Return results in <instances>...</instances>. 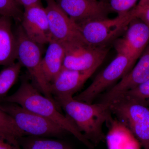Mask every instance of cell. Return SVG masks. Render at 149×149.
<instances>
[{"label": "cell", "mask_w": 149, "mask_h": 149, "mask_svg": "<svg viewBox=\"0 0 149 149\" xmlns=\"http://www.w3.org/2000/svg\"><path fill=\"white\" fill-rule=\"evenodd\" d=\"M2 102L17 104L23 108L53 121L68 133L72 134L90 149L94 146L79 131L68 116L59 111V107L45 96H43L33 84L23 79L17 91L5 97Z\"/></svg>", "instance_id": "1"}, {"label": "cell", "mask_w": 149, "mask_h": 149, "mask_svg": "<svg viewBox=\"0 0 149 149\" xmlns=\"http://www.w3.org/2000/svg\"><path fill=\"white\" fill-rule=\"evenodd\" d=\"M68 117L87 140L93 145L106 140L102 130L105 122L112 120L109 105L98 103L92 104L77 100L73 97L55 99Z\"/></svg>", "instance_id": "2"}, {"label": "cell", "mask_w": 149, "mask_h": 149, "mask_svg": "<svg viewBox=\"0 0 149 149\" xmlns=\"http://www.w3.org/2000/svg\"><path fill=\"white\" fill-rule=\"evenodd\" d=\"M109 107L143 149H149V107L120 97L110 103Z\"/></svg>", "instance_id": "3"}, {"label": "cell", "mask_w": 149, "mask_h": 149, "mask_svg": "<svg viewBox=\"0 0 149 149\" xmlns=\"http://www.w3.org/2000/svg\"><path fill=\"white\" fill-rule=\"evenodd\" d=\"M17 43V59L22 66L25 67L44 96L58 106L50 89V84L47 81L42 68V52L40 45L29 39L20 24L15 33Z\"/></svg>", "instance_id": "4"}, {"label": "cell", "mask_w": 149, "mask_h": 149, "mask_svg": "<svg viewBox=\"0 0 149 149\" xmlns=\"http://www.w3.org/2000/svg\"><path fill=\"white\" fill-rule=\"evenodd\" d=\"M136 16L133 8L118 14L114 18L89 22L77 24L84 39L91 46L105 47L127 29Z\"/></svg>", "instance_id": "5"}, {"label": "cell", "mask_w": 149, "mask_h": 149, "mask_svg": "<svg viewBox=\"0 0 149 149\" xmlns=\"http://www.w3.org/2000/svg\"><path fill=\"white\" fill-rule=\"evenodd\" d=\"M0 107L13 118L19 129L25 136L59 137L68 133L53 121L17 104L6 103L0 104Z\"/></svg>", "instance_id": "6"}, {"label": "cell", "mask_w": 149, "mask_h": 149, "mask_svg": "<svg viewBox=\"0 0 149 149\" xmlns=\"http://www.w3.org/2000/svg\"><path fill=\"white\" fill-rule=\"evenodd\" d=\"M135 61L125 55L117 53L116 57L96 76L92 83L73 98L92 104L102 93L130 71Z\"/></svg>", "instance_id": "7"}, {"label": "cell", "mask_w": 149, "mask_h": 149, "mask_svg": "<svg viewBox=\"0 0 149 149\" xmlns=\"http://www.w3.org/2000/svg\"><path fill=\"white\" fill-rule=\"evenodd\" d=\"M46 1L47 6L45 8L51 40L63 45H90L82 36L76 23L62 9L55 0Z\"/></svg>", "instance_id": "8"}, {"label": "cell", "mask_w": 149, "mask_h": 149, "mask_svg": "<svg viewBox=\"0 0 149 149\" xmlns=\"http://www.w3.org/2000/svg\"><path fill=\"white\" fill-rule=\"evenodd\" d=\"M65 49L63 68L83 71L100 66L109 50L105 47H94L80 44L63 45Z\"/></svg>", "instance_id": "9"}, {"label": "cell", "mask_w": 149, "mask_h": 149, "mask_svg": "<svg viewBox=\"0 0 149 149\" xmlns=\"http://www.w3.org/2000/svg\"><path fill=\"white\" fill-rule=\"evenodd\" d=\"M56 2L77 24L108 18L107 3L98 0H57Z\"/></svg>", "instance_id": "10"}, {"label": "cell", "mask_w": 149, "mask_h": 149, "mask_svg": "<svg viewBox=\"0 0 149 149\" xmlns=\"http://www.w3.org/2000/svg\"><path fill=\"white\" fill-rule=\"evenodd\" d=\"M149 79V45L139 61L116 85L101 95L99 103L109 105L123 94L136 88Z\"/></svg>", "instance_id": "11"}, {"label": "cell", "mask_w": 149, "mask_h": 149, "mask_svg": "<svg viewBox=\"0 0 149 149\" xmlns=\"http://www.w3.org/2000/svg\"><path fill=\"white\" fill-rule=\"evenodd\" d=\"M20 25L26 35L42 46L51 40L47 15L42 4L24 8Z\"/></svg>", "instance_id": "12"}, {"label": "cell", "mask_w": 149, "mask_h": 149, "mask_svg": "<svg viewBox=\"0 0 149 149\" xmlns=\"http://www.w3.org/2000/svg\"><path fill=\"white\" fill-rule=\"evenodd\" d=\"M99 67L83 71L63 68L50 85L51 93L54 99L73 97Z\"/></svg>", "instance_id": "13"}, {"label": "cell", "mask_w": 149, "mask_h": 149, "mask_svg": "<svg viewBox=\"0 0 149 149\" xmlns=\"http://www.w3.org/2000/svg\"><path fill=\"white\" fill-rule=\"evenodd\" d=\"M120 40L136 61L149 45V27L136 17L130 22L125 36Z\"/></svg>", "instance_id": "14"}, {"label": "cell", "mask_w": 149, "mask_h": 149, "mask_svg": "<svg viewBox=\"0 0 149 149\" xmlns=\"http://www.w3.org/2000/svg\"><path fill=\"white\" fill-rule=\"evenodd\" d=\"M11 19L6 16L0 17V65L8 66L17 59V43Z\"/></svg>", "instance_id": "15"}, {"label": "cell", "mask_w": 149, "mask_h": 149, "mask_svg": "<svg viewBox=\"0 0 149 149\" xmlns=\"http://www.w3.org/2000/svg\"><path fill=\"white\" fill-rule=\"evenodd\" d=\"M48 44L42 65L45 77L51 85L63 68L65 49L62 44L54 40Z\"/></svg>", "instance_id": "16"}, {"label": "cell", "mask_w": 149, "mask_h": 149, "mask_svg": "<svg viewBox=\"0 0 149 149\" xmlns=\"http://www.w3.org/2000/svg\"><path fill=\"white\" fill-rule=\"evenodd\" d=\"M22 66L19 62H15L0 72V101L5 97L6 94L16 82Z\"/></svg>", "instance_id": "17"}, {"label": "cell", "mask_w": 149, "mask_h": 149, "mask_svg": "<svg viewBox=\"0 0 149 149\" xmlns=\"http://www.w3.org/2000/svg\"><path fill=\"white\" fill-rule=\"evenodd\" d=\"M0 135L19 142L25 135L19 130L13 118L0 107Z\"/></svg>", "instance_id": "18"}, {"label": "cell", "mask_w": 149, "mask_h": 149, "mask_svg": "<svg viewBox=\"0 0 149 149\" xmlns=\"http://www.w3.org/2000/svg\"><path fill=\"white\" fill-rule=\"evenodd\" d=\"M23 149H70L66 144L56 140L41 139L37 137L27 138L23 140L20 138Z\"/></svg>", "instance_id": "19"}, {"label": "cell", "mask_w": 149, "mask_h": 149, "mask_svg": "<svg viewBox=\"0 0 149 149\" xmlns=\"http://www.w3.org/2000/svg\"><path fill=\"white\" fill-rule=\"evenodd\" d=\"M119 97L149 107V79L136 88L123 93L117 98Z\"/></svg>", "instance_id": "20"}, {"label": "cell", "mask_w": 149, "mask_h": 149, "mask_svg": "<svg viewBox=\"0 0 149 149\" xmlns=\"http://www.w3.org/2000/svg\"><path fill=\"white\" fill-rule=\"evenodd\" d=\"M23 12L15 0H0V15L13 19L20 22Z\"/></svg>", "instance_id": "21"}, {"label": "cell", "mask_w": 149, "mask_h": 149, "mask_svg": "<svg viewBox=\"0 0 149 149\" xmlns=\"http://www.w3.org/2000/svg\"><path fill=\"white\" fill-rule=\"evenodd\" d=\"M139 0H109L107 3L111 11L120 14L128 12L136 6Z\"/></svg>", "instance_id": "22"}, {"label": "cell", "mask_w": 149, "mask_h": 149, "mask_svg": "<svg viewBox=\"0 0 149 149\" xmlns=\"http://www.w3.org/2000/svg\"><path fill=\"white\" fill-rule=\"evenodd\" d=\"M0 149H22L19 143L0 135Z\"/></svg>", "instance_id": "23"}, {"label": "cell", "mask_w": 149, "mask_h": 149, "mask_svg": "<svg viewBox=\"0 0 149 149\" xmlns=\"http://www.w3.org/2000/svg\"><path fill=\"white\" fill-rule=\"evenodd\" d=\"M134 11L136 17L140 19L149 27V8L143 9L139 11L136 12L135 10Z\"/></svg>", "instance_id": "24"}, {"label": "cell", "mask_w": 149, "mask_h": 149, "mask_svg": "<svg viewBox=\"0 0 149 149\" xmlns=\"http://www.w3.org/2000/svg\"><path fill=\"white\" fill-rule=\"evenodd\" d=\"M19 6L24 7V8L41 3V0H15Z\"/></svg>", "instance_id": "25"}, {"label": "cell", "mask_w": 149, "mask_h": 149, "mask_svg": "<svg viewBox=\"0 0 149 149\" xmlns=\"http://www.w3.org/2000/svg\"><path fill=\"white\" fill-rule=\"evenodd\" d=\"M149 8V0H140L138 4L133 8L136 12Z\"/></svg>", "instance_id": "26"}, {"label": "cell", "mask_w": 149, "mask_h": 149, "mask_svg": "<svg viewBox=\"0 0 149 149\" xmlns=\"http://www.w3.org/2000/svg\"><path fill=\"white\" fill-rule=\"evenodd\" d=\"M1 16H1V15H0V17H1Z\"/></svg>", "instance_id": "27"}]
</instances>
